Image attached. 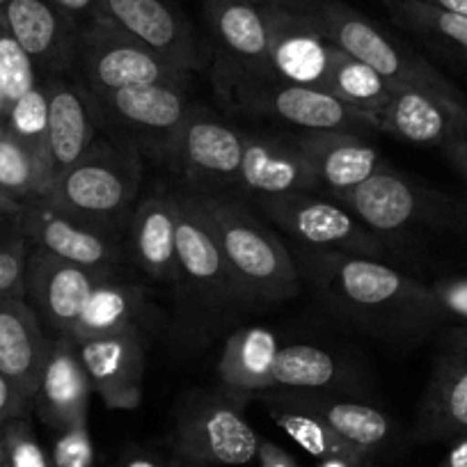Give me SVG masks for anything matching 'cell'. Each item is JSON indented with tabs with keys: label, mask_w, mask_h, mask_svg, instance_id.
<instances>
[{
	"label": "cell",
	"mask_w": 467,
	"mask_h": 467,
	"mask_svg": "<svg viewBox=\"0 0 467 467\" xmlns=\"http://www.w3.org/2000/svg\"><path fill=\"white\" fill-rule=\"evenodd\" d=\"M303 268L327 307L379 337L421 339L449 326L431 285L383 259L341 253H300Z\"/></svg>",
	"instance_id": "6da1fadb"
},
{
	"label": "cell",
	"mask_w": 467,
	"mask_h": 467,
	"mask_svg": "<svg viewBox=\"0 0 467 467\" xmlns=\"http://www.w3.org/2000/svg\"><path fill=\"white\" fill-rule=\"evenodd\" d=\"M191 192L245 305L282 303L298 294L296 257L244 200L229 192Z\"/></svg>",
	"instance_id": "7a4b0ae2"
},
{
	"label": "cell",
	"mask_w": 467,
	"mask_h": 467,
	"mask_svg": "<svg viewBox=\"0 0 467 467\" xmlns=\"http://www.w3.org/2000/svg\"><path fill=\"white\" fill-rule=\"evenodd\" d=\"M142 154L119 142H94L92 150L60 172L44 200L69 218L119 236L138 206Z\"/></svg>",
	"instance_id": "3957f363"
},
{
	"label": "cell",
	"mask_w": 467,
	"mask_h": 467,
	"mask_svg": "<svg viewBox=\"0 0 467 467\" xmlns=\"http://www.w3.org/2000/svg\"><path fill=\"white\" fill-rule=\"evenodd\" d=\"M213 78L223 101L244 115L296 131H379L374 119L348 108L326 89L282 83L223 60H218Z\"/></svg>",
	"instance_id": "277c9868"
},
{
	"label": "cell",
	"mask_w": 467,
	"mask_h": 467,
	"mask_svg": "<svg viewBox=\"0 0 467 467\" xmlns=\"http://www.w3.org/2000/svg\"><path fill=\"white\" fill-rule=\"evenodd\" d=\"M339 51L365 62L392 88H415L453 101H467L461 89L426 57L408 48L344 0H318L307 12Z\"/></svg>",
	"instance_id": "5b68a950"
},
{
	"label": "cell",
	"mask_w": 467,
	"mask_h": 467,
	"mask_svg": "<svg viewBox=\"0 0 467 467\" xmlns=\"http://www.w3.org/2000/svg\"><path fill=\"white\" fill-rule=\"evenodd\" d=\"M248 397L220 388L188 399L174 421L172 447L186 467H241L257 458V431L245 420Z\"/></svg>",
	"instance_id": "8992f818"
},
{
	"label": "cell",
	"mask_w": 467,
	"mask_h": 467,
	"mask_svg": "<svg viewBox=\"0 0 467 467\" xmlns=\"http://www.w3.org/2000/svg\"><path fill=\"white\" fill-rule=\"evenodd\" d=\"M74 76L92 94L142 85L188 88L191 74L170 65L108 19H94L78 28Z\"/></svg>",
	"instance_id": "52a82bcc"
},
{
	"label": "cell",
	"mask_w": 467,
	"mask_h": 467,
	"mask_svg": "<svg viewBox=\"0 0 467 467\" xmlns=\"http://www.w3.org/2000/svg\"><path fill=\"white\" fill-rule=\"evenodd\" d=\"M253 202L275 227L303 245V250L374 259H383L388 253L383 236L365 227L327 192H294L282 197H257Z\"/></svg>",
	"instance_id": "ba28073f"
},
{
	"label": "cell",
	"mask_w": 467,
	"mask_h": 467,
	"mask_svg": "<svg viewBox=\"0 0 467 467\" xmlns=\"http://www.w3.org/2000/svg\"><path fill=\"white\" fill-rule=\"evenodd\" d=\"M244 129L192 103L174 133L163 165L183 179L188 191L234 195L244 159Z\"/></svg>",
	"instance_id": "9c48e42d"
},
{
	"label": "cell",
	"mask_w": 467,
	"mask_h": 467,
	"mask_svg": "<svg viewBox=\"0 0 467 467\" xmlns=\"http://www.w3.org/2000/svg\"><path fill=\"white\" fill-rule=\"evenodd\" d=\"M92 97L99 122L108 129L112 140L133 147L159 163H163L174 133L192 108L188 88L179 85H142Z\"/></svg>",
	"instance_id": "30bf717a"
},
{
	"label": "cell",
	"mask_w": 467,
	"mask_h": 467,
	"mask_svg": "<svg viewBox=\"0 0 467 467\" xmlns=\"http://www.w3.org/2000/svg\"><path fill=\"white\" fill-rule=\"evenodd\" d=\"M177 202V285L209 312L245 305L213 234L188 188L174 192Z\"/></svg>",
	"instance_id": "8fae6325"
},
{
	"label": "cell",
	"mask_w": 467,
	"mask_h": 467,
	"mask_svg": "<svg viewBox=\"0 0 467 467\" xmlns=\"http://www.w3.org/2000/svg\"><path fill=\"white\" fill-rule=\"evenodd\" d=\"M103 19L179 69H202L206 51L177 0H101Z\"/></svg>",
	"instance_id": "7c38bea8"
},
{
	"label": "cell",
	"mask_w": 467,
	"mask_h": 467,
	"mask_svg": "<svg viewBox=\"0 0 467 467\" xmlns=\"http://www.w3.org/2000/svg\"><path fill=\"white\" fill-rule=\"evenodd\" d=\"M15 232L28 239L33 248L99 275L112 277L117 264L122 262V250L115 236L69 218L47 200L24 202Z\"/></svg>",
	"instance_id": "4fadbf2b"
},
{
	"label": "cell",
	"mask_w": 467,
	"mask_h": 467,
	"mask_svg": "<svg viewBox=\"0 0 467 467\" xmlns=\"http://www.w3.org/2000/svg\"><path fill=\"white\" fill-rule=\"evenodd\" d=\"M332 197L379 236L406 232L412 224L435 220L442 215V206H447V202L438 200L420 183L392 172L388 165L360 186Z\"/></svg>",
	"instance_id": "5bb4252c"
},
{
	"label": "cell",
	"mask_w": 467,
	"mask_h": 467,
	"mask_svg": "<svg viewBox=\"0 0 467 467\" xmlns=\"http://www.w3.org/2000/svg\"><path fill=\"white\" fill-rule=\"evenodd\" d=\"M467 433V327L451 326L435 358L415 435L421 442H451Z\"/></svg>",
	"instance_id": "9a60e30c"
},
{
	"label": "cell",
	"mask_w": 467,
	"mask_h": 467,
	"mask_svg": "<svg viewBox=\"0 0 467 467\" xmlns=\"http://www.w3.org/2000/svg\"><path fill=\"white\" fill-rule=\"evenodd\" d=\"M106 275L80 268L30 245L26 266V298L48 337H69L94 286Z\"/></svg>",
	"instance_id": "2e32d148"
},
{
	"label": "cell",
	"mask_w": 467,
	"mask_h": 467,
	"mask_svg": "<svg viewBox=\"0 0 467 467\" xmlns=\"http://www.w3.org/2000/svg\"><path fill=\"white\" fill-rule=\"evenodd\" d=\"M323 191L307 156L291 136L245 131L236 192L257 197H282L294 192Z\"/></svg>",
	"instance_id": "e0dca14e"
},
{
	"label": "cell",
	"mask_w": 467,
	"mask_h": 467,
	"mask_svg": "<svg viewBox=\"0 0 467 467\" xmlns=\"http://www.w3.org/2000/svg\"><path fill=\"white\" fill-rule=\"evenodd\" d=\"M271 48H268L264 69L257 74L282 80V83L323 89L337 51L335 44L321 33L317 21L307 12L271 7Z\"/></svg>",
	"instance_id": "ac0fdd59"
},
{
	"label": "cell",
	"mask_w": 467,
	"mask_h": 467,
	"mask_svg": "<svg viewBox=\"0 0 467 467\" xmlns=\"http://www.w3.org/2000/svg\"><path fill=\"white\" fill-rule=\"evenodd\" d=\"M74 344L94 394L112 410H136L145 389V346L140 330L136 327Z\"/></svg>",
	"instance_id": "d6986e66"
},
{
	"label": "cell",
	"mask_w": 467,
	"mask_h": 467,
	"mask_svg": "<svg viewBox=\"0 0 467 467\" xmlns=\"http://www.w3.org/2000/svg\"><path fill=\"white\" fill-rule=\"evenodd\" d=\"M3 19L42 78L74 74L80 26L53 0H7Z\"/></svg>",
	"instance_id": "ffe728a7"
},
{
	"label": "cell",
	"mask_w": 467,
	"mask_h": 467,
	"mask_svg": "<svg viewBox=\"0 0 467 467\" xmlns=\"http://www.w3.org/2000/svg\"><path fill=\"white\" fill-rule=\"evenodd\" d=\"M379 133L417 147H447L467 136V101L415 88H394L379 115Z\"/></svg>",
	"instance_id": "44dd1931"
},
{
	"label": "cell",
	"mask_w": 467,
	"mask_h": 467,
	"mask_svg": "<svg viewBox=\"0 0 467 467\" xmlns=\"http://www.w3.org/2000/svg\"><path fill=\"white\" fill-rule=\"evenodd\" d=\"M48 97L47 151L53 182L60 172L78 163L97 142L99 112L89 89L69 76L42 78Z\"/></svg>",
	"instance_id": "7402d4cb"
},
{
	"label": "cell",
	"mask_w": 467,
	"mask_h": 467,
	"mask_svg": "<svg viewBox=\"0 0 467 467\" xmlns=\"http://www.w3.org/2000/svg\"><path fill=\"white\" fill-rule=\"evenodd\" d=\"M206 28L220 60L245 71H262L271 48V7L257 0H202Z\"/></svg>",
	"instance_id": "603a6c76"
},
{
	"label": "cell",
	"mask_w": 467,
	"mask_h": 467,
	"mask_svg": "<svg viewBox=\"0 0 467 467\" xmlns=\"http://www.w3.org/2000/svg\"><path fill=\"white\" fill-rule=\"evenodd\" d=\"M92 394V383L74 341L69 337H53L39 388L33 399L37 415L56 433L69 426L85 424Z\"/></svg>",
	"instance_id": "cb8c5ba5"
},
{
	"label": "cell",
	"mask_w": 467,
	"mask_h": 467,
	"mask_svg": "<svg viewBox=\"0 0 467 467\" xmlns=\"http://www.w3.org/2000/svg\"><path fill=\"white\" fill-rule=\"evenodd\" d=\"M51 337L28 298H0V374L33 406Z\"/></svg>",
	"instance_id": "d4e9b609"
},
{
	"label": "cell",
	"mask_w": 467,
	"mask_h": 467,
	"mask_svg": "<svg viewBox=\"0 0 467 467\" xmlns=\"http://www.w3.org/2000/svg\"><path fill=\"white\" fill-rule=\"evenodd\" d=\"M314 168L327 195L350 191L385 168L383 156L365 138L353 131H296L291 133Z\"/></svg>",
	"instance_id": "484cf974"
},
{
	"label": "cell",
	"mask_w": 467,
	"mask_h": 467,
	"mask_svg": "<svg viewBox=\"0 0 467 467\" xmlns=\"http://www.w3.org/2000/svg\"><path fill=\"white\" fill-rule=\"evenodd\" d=\"M131 254L151 280L177 285V202L174 192H156L138 202L129 223Z\"/></svg>",
	"instance_id": "4316f807"
},
{
	"label": "cell",
	"mask_w": 467,
	"mask_h": 467,
	"mask_svg": "<svg viewBox=\"0 0 467 467\" xmlns=\"http://www.w3.org/2000/svg\"><path fill=\"white\" fill-rule=\"evenodd\" d=\"M280 339L262 326L241 327L227 337L215 365L220 388L253 399L273 389V367L280 353Z\"/></svg>",
	"instance_id": "83f0119b"
},
{
	"label": "cell",
	"mask_w": 467,
	"mask_h": 467,
	"mask_svg": "<svg viewBox=\"0 0 467 467\" xmlns=\"http://www.w3.org/2000/svg\"><path fill=\"white\" fill-rule=\"evenodd\" d=\"M282 397L305 410L321 417L339 438L365 451L367 456L389 442L392 438V420L379 408L353 399L337 397L332 392H300V389H282Z\"/></svg>",
	"instance_id": "f1b7e54d"
},
{
	"label": "cell",
	"mask_w": 467,
	"mask_h": 467,
	"mask_svg": "<svg viewBox=\"0 0 467 467\" xmlns=\"http://www.w3.org/2000/svg\"><path fill=\"white\" fill-rule=\"evenodd\" d=\"M142 307H145V294L140 286L103 277L89 294L69 339L80 341L136 330Z\"/></svg>",
	"instance_id": "f546056e"
},
{
	"label": "cell",
	"mask_w": 467,
	"mask_h": 467,
	"mask_svg": "<svg viewBox=\"0 0 467 467\" xmlns=\"http://www.w3.org/2000/svg\"><path fill=\"white\" fill-rule=\"evenodd\" d=\"M262 397L273 421L303 451H307L309 456L318 458V461H332V458H341V461H367L369 458L365 451H360V449L346 442L344 438H339L321 417L296 406V403L286 401L275 389L273 392H264Z\"/></svg>",
	"instance_id": "4dcf8cb0"
},
{
	"label": "cell",
	"mask_w": 467,
	"mask_h": 467,
	"mask_svg": "<svg viewBox=\"0 0 467 467\" xmlns=\"http://www.w3.org/2000/svg\"><path fill=\"white\" fill-rule=\"evenodd\" d=\"M346 385L339 362L326 348L314 344H285L273 367V389L335 392ZM271 389V392H273Z\"/></svg>",
	"instance_id": "1f68e13d"
},
{
	"label": "cell",
	"mask_w": 467,
	"mask_h": 467,
	"mask_svg": "<svg viewBox=\"0 0 467 467\" xmlns=\"http://www.w3.org/2000/svg\"><path fill=\"white\" fill-rule=\"evenodd\" d=\"M385 7L394 24L467 65V16L440 12L417 0H385Z\"/></svg>",
	"instance_id": "d6a6232c"
},
{
	"label": "cell",
	"mask_w": 467,
	"mask_h": 467,
	"mask_svg": "<svg viewBox=\"0 0 467 467\" xmlns=\"http://www.w3.org/2000/svg\"><path fill=\"white\" fill-rule=\"evenodd\" d=\"M323 89L353 110L374 119L376 129H379V115L388 106L394 88L365 62L337 48Z\"/></svg>",
	"instance_id": "836d02e7"
},
{
	"label": "cell",
	"mask_w": 467,
	"mask_h": 467,
	"mask_svg": "<svg viewBox=\"0 0 467 467\" xmlns=\"http://www.w3.org/2000/svg\"><path fill=\"white\" fill-rule=\"evenodd\" d=\"M51 183L42 161L12 133L0 129V192L19 202L44 200Z\"/></svg>",
	"instance_id": "e575fe53"
},
{
	"label": "cell",
	"mask_w": 467,
	"mask_h": 467,
	"mask_svg": "<svg viewBox=\"0 0 467 467\" xmlns=\"http://www.w3.org/2000/svg\"><path fill=\"white\" fill-rule=\"evenodd\" d=\"M47 127H48V97L47 88L39 80L37 88L30 89L28 94L15 101L7 110L5 117V129L7 133L16 138L19 142H24L39 161L47 168L48 177L53 182L51 165H48V151H47ZM53 186V183H51Z\"/></svg>",
	"instance_id": "d590c367"
},
{
	"label": "cell",
	"mask_w": 467,
	"mask_h": 467,
	"mask_svg": "<svg viewBox=\"0 0 467 467\" xmlns=\"http://www.w3.org/2000/svg\"><path fill=\"white\" fill-rule=\"evenodd\" d=\"M39 80H42V76H39L37 67L30 60L28 53L21 48V44L16 42L15 35L7 28L5 19L0 15V89L5 94L7 106L19 101L33 88H37Z\"/></svg>",
	"instance_id": "8d00e7d4"
},
{
	"label": "cell",
	"mask_w": 467,
	"mask_h": 467,
	"mask_svg": "<svg viewBox=\"0 0 467 467\" xmlns=\"http://www.w3.org/2000/svg\"><path fill=\"white\" fill-rule=\"evenodd\" d=\"M0 447L10 467H53L51 456L39 444L28 417H19L0 426Z\"/></svg>",
	"instance_id": "74e56055"
},
{
	"label": "cell",
	"mask_w": 467,
	"mask_h": 467,
	"mask_svg": "<svg viewBox=\"0 0 467 467\" xmlns=\"http://www.w3.org/2000/svg\"><path fill=\"white\" fill-rule=\"evenodd\" d=\"M30 244L21 234L0 236V298H26V266Z\"/></svg>",
	"instance_id": "f35d334b"
},
{
	"label": "cell",
	"mask_w": 467,
	"mask_h": 467,
	"mask_svg": "<svg viewBox=\"0 0 467 467\" xmlns=\"http://www.w3.org/2000/svg\"><path fill=\"white\" fill-rule=\"evenodd\" d=\"M48 456L53 467H99L88 421L57 431Z\"/></svg>",
	"instance_id": "ab89813d"
},
{
	"label": "cell",
	"mask_w": 467,
	"mask_h": 467,
	"mask_svg": "<svg viewBox=\"0 0 467 467\" xmlns=\"http://www.w3.org/2000/svg\"><path fill=\"white\" fill-rule=\"evenodd\" d=\"M449 326L467 327V277H444L431 285Z\"/></svg>",
	"instance_id": "60d3db41"
},
{
	"label": "cell",
	"mask_w": 467,
	"mask_h": 467,
	"mask_svg": "<svg viewBox=\"0 0 467 467\" xmlns=\"http://www.w3.org/2000/svg\"><path fill=\"white\" fill-rule=\"evenodd\" d=\"M30 408L33 406L12 388L5 376L0 374V426H5L12 420H19V417H28Z\"/></svg>",
	"instance_id": "b9f144b4"
},
{
	"label": "cell",
	"mask_w": 467,
	"mask_h": 467,
	"mask_svg": "<svg viewBox=\"0 0 467 467\" xmlns=\"http://www.w3.org/2000/svg\"><path fill=\"white\" fill-rule=\"evenodd\" d=\"M65 15L78 26L89 24L94 19H103V3L101 0H53Z\"/></svg>",
	"instance_id": "7bdbcfd3"
},
{
	"label": "cell",
	"mask_w": 467,
	"mask_h": 467,
	"mask_svg": "<svg viewBox=\"0 0 467 467\" xmlns=\"http://www.w3.org/2000/svg\"><path fill=\"white\" fill-rule=\"evenodd\" d=\"M257 461L259 467H300L298 461H296L289 451L277 447L275 442H268V440H262V442H259Z\"/></svg>",
	"instance_id": "ee69618b"
},
{
	"label": "cell",
	"mask_w": 467,
	"mask_h": 467,
	"mask_svg": "<svg viewBox=\"0 0 467 467\" xmlns=\"http://www.w3.org/2000/svg\"><path fill=\"white\" fill-rule=\"evenodd\" d=\"M115 467H168L159 456L150 451H142V449H131V451L122 453L119 461L115 462Z\"/></svg>",
	"instance_id": "f6af8a7d"
},
{
	"label": "cell",
	"mask_w": 467,
	"mask_h": 467,
	"mask_svg": "<svg viewBox=\"0 0 467 467\" xmlns=\"http://www.w3.org/2000/svg\"><path fill=\"white\" fill-rule=\"evenodd\" d=\"M442 154L447 156L449 163L458 170L462 179L467 182V136L458 138V140L449 142L447 147H442Z\"/></svg>",
	"instance_id": "bcb514c9"
},
{
	"label": "cell",
	"mask_w": 467,
	"mask_h": 467,
	"mask_svg": "<svg viewBox=\"0 0 467 467\" xmlns=\"http://www.w3.org/2000/svg\"><path fill=\"white\" fill-rule=\"evenodd\" d=\"M21 209H24V202L5 195V192H0V229L5 227L10 232H15L16 215L21 213Z\"/></svg>",
	"instance_id": "7dc6e473"
},
{
	"label": "cell",
	"mask_w": 467,
	"mask_h": 467,
	"mask_svg": "<svg viewBox=\"0 0 467 467\" xmlns=\"http://www.w3.org/2000/svg\"><path fill=\"white\" fill-rule=\"evenodd\" d=\"M440 467H467V433L451 440V447L444 453Z\"/></svg>",
	"instance_id": "c3c4849f"
},
{
	"label": "cell",
	"mask_w": 467,
	"mask_h": 467,
	"mask_svg": "<svg viewBox=\"0 0 467 467\" xmlns=\"http://www.w3.org/2000/svg\"><path fill=\"white\" fill-rule=\"evenodd\" d=\"M417 3L435 7L440 12H449V15L467 16V0H417Z\"/></svg>",
	"instance_id": "681fc988"
},
{
	"label": "cell",
	"mask_w": 467,
	"mask_h": 467,
	"mask_svg": "<svg viewBox=\"0 0 467 467\" xmlns=\"http://www.w3.org/2000/svg\"><path fill=\"white\" fill-rule=\"evenodd\" d=\"M262 5L268 7H280V10H291V12H309L318 0H257Z\"/></svg>",
	"instance_id": "f907efd6"
},
{
	"label": "cell",
	"mask_w": 467,
	"mask_h": 467,
	"mask_svg": "<svg viewBox=\"0 0 467 467\" xmlns=\"http://www.w3.org/2000/svg\"><path fill=\"white\" fill-rule=\"evenodd\" d=\"M318 467H367V461H341V458H332V461H321Z\"/></svg>",
	"instance_id": "816d5d0a"
},
{
	"label": "cell",
	"mask_w": 467,
	"mask_h": 467,
	"mask_svg": "<svg viewBox=\"0 0 467 467\" xmlns=\"http://www.w3.org/2000/svg\"><path fill=\"white\" fill-rule=\"evenodd\" d=\"M7 99L5 94H3V89H0V129H3V124H5V117H7Z\"/></svg>",
	"instance_id": "f5cc1de1"
},
{
	"label": "cell",
	"mask_w": 467,
	"mask_h": 467,
	"mask_svg": "<svg viewBox=\"0 0 467 467\" xmlns=\"http://www.w3.org/2000/svg\"><path fill=\"white\" fill-rule=\"evenodd\" d=\"M0 467H10L5 461V453H3V447H0Z\"/></svg>",
	"instance_id": "db71d44e"
},
{
	"label": "cell",
	"mask_w": 467,
	"mask_h": 467,
	"mask_svg": "<svg viewBox=\"0 0 467 467\" xmlns=\"http://www.w3.org/2000/svg\"><path fill=\"white\" fill-rule=\"evenodd\" d=\"M5 5H7V0H0V15H3V10H5Z\"/></svg>",
	"instance_id": "11a10c76"
}]
</instances>
